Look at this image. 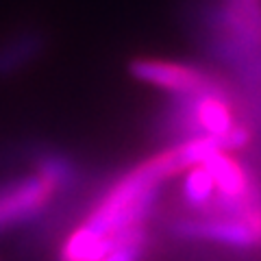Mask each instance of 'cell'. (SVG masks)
Here are the masks:
<instances>
[{
	"label": "cell",
	"mask_w": 261,
	"mask_h": 261,
	"mask_svg": "<svg viewBox=\"0 0 261 261\" xmlns=\"http://www.w3.org/2000/svg\"><path fill=\"white\" fill-rule=\"evenodd\" d=\"M144 231L140 228H133V231L124 233L122 238L113 244V248L107 257H102L100 261H140L142 250H144Z\"/></svg>",
	"instance_id": "6"
},
{
	"label": "cell",
	"mask_w": 261,
	"mask_h": 261,
	"mask_svg": "<svg viewBox=\"0 0 261 261\" xmlns=\"http://www.w3.org/2000/svg\"><path fill=\"white\" fill-rule=\"evenodd\" d=\"M176 231L183 238L209 244H222V246L231 248H255L261 244V214H209L200 218H187L176 224Z\"/></svg>",
	"instance_id": "3"
},
{
	"label": "cell",
	"mask_w": 261,
	"mask_h": 261,
	"mask_svg": "<svg viewBox=\"0 0 261 261\" xmlns=\"http://www.w3.org/2000/svg\"><path fill=\"white\" fill-rule=\"evenodd\" d=\"M181 194H183L185 205L190 209L209 211L211 202L216 198V183H214V178H211L209 170L202 166V163L185 170Z\"/></svg>",
	"instance_id": "5"
},
{
	"label": "cell",
	"mask_w": 261,
	"mask_h": 261,
	"mask_svg": "<svg viewBox=\"0 0 261 261\" xmlns=\"http://www.w3.org/2000/svg\"><path fill=\"white\" fill-rule=\"evenodd\" d=\"M55 192H59V187L39 172L3 187L0 190V231L39 216L53 202Z\"/></svg>",
	"instance_id": "4"
},
{
	"label": "cell",
	"mask_w": 261,
	"mask_h": 261,
	"mask_svg": "<svg viewBox=\"0 0 261 261\" xmlns=\"http://www.w3.org/2000/svg\"><path fill=\"white\" fill-rule=\"evenodd\" d=\"M130 74L140 83L152 85L163 92H170L174 96H196L207 92H226V87L220 83L209 72H202L200 68L187 65L181 61H168V59H142L130 61L128 65Z\"/></svg>",
	"instance_id": "2"
},
{
	"label": "cell",
	"mask_w": 261,
	"mask_h": 261,
	"mask_svg": "<svg viewBox=\"0 0 261 261\" xmlns=\"http://www.w3.org/2000/svg\"><path fill=\"white\" fill-rule=\"evenodd\" d=\"M181 172H185V163L178 146H170L137 163L102 194L83 226L116 244L124 233L144 226V220L157 202L161 185Z\"/></svg>",
	"instance_id": "1"
}]
</instances>
